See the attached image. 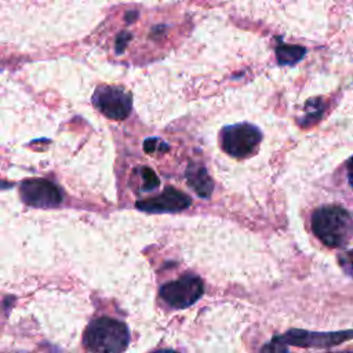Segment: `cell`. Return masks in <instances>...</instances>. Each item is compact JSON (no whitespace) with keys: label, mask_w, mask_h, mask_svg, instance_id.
I'll return each mask as SVG.
<instances>
[{"label":"cell","mask_w":353,"mask_h":353,"mask_svg":"<svg viewBox=\"0 0 353 353\" xmlns=\"http://www.w3.org/2000/svg\"><path fill=\"white\" fill-rule=\"evenodd\" d=\"M283 342L299 347H331L345 341L353 339V331H334V332H312L305 330H290L284 335H280Z\"/></svg>","instance_id":"6"},{"label":"cell","mask_w":353,"mask_h":353,"mask_svg":"<svg viewBox=\"0 0 353 353\" xmlns=\"http://www.w3.org/2000/svg\"><path fill=\"white\" fill-rule=\"evenodd\" d=\"M154 353H178V352H174V350H159V352H154Z\"/></svg>","instance_id":"18"},{"label":"cell","mask_w":353,"mask_h":353,"mask_svg":"<svg viewBox=\"0 0 353 353\" xmlns=\"http://www.w3.org/2000/svg\"><path fill=\"white\" fill-rule=\"evenodd\" d=\"M204 292L203 281L197 276L183 274L179 279L165 283L160 288V296L172 307L185 309L193 305Z\"/></svg>","instance_id":"4"},{"label":"cell","mask_w":353,"mask_h":353,"mask_svg":"<svg viewBox=\"0 0 353 353\" xmlns=\"http://www.w3.org/2000/svg\"><path fill=\"white\" fill-rule=\"evenodd\" d=\"M19 193L28 205L37 208H52L62 201V193L58 186L47 179L23 181Z\"/></svg>","instance_id":"7"},{"label":"cell","mask_w":353,"mask_h":353,"mask_svg":"<svg viewBox=\"0 0 353 353\" xmlns=\"http://www.w3.org/2000/svg\"><path fill=\"white\" fill-rule=\"evenodd\" d=\"M186 179L192 189L203 199H208L212 193L214 183L203 165L190 164L186 170Z\"/></svg>","instance_id":"9"},{"label":"cell","mask_w":353,"mask_h":353,"mask_svg":"<svg viewBox=\"0 0 353 353\" xmlns=\"http://www.w3.org/2000/svg\"><path fill=\"white\" fill-rule=\"evenodd\" d=\"M94 106L112 120H124L131 113L132 98L120 87L101 85L92 95Z\"/></svg>","instance_id":"5"},{"label":"cell","mask_w":353,"mask_h":353,"mask_svg":"<svg viewBox=\"0 0 353 353\" xmlns=\"http://www.w3.org/2000/svg\"><path fill=\"white\" fill-rule=\"evenodd\" d=\"M139 174H141V176H139L141 178V189L143 192H152L159 188L160 179L152 168L142 167V168H139Z\"/></svg>","instance_id":"11"},{"label":"cell","mask_w":353,"mask_h":353,"mask_svg":"<svg viewBox=\"0 0 353 353\" xmlns=\"http://www.w3.org/2000/svg\"><path fill=\"white\" fill-rule=\"evenodd\" d=\"M261 353H288V349H287V343L283 342V339L279 336H274L270 342H268Z\"/></svg>","instance_id":"13"},{"label":"cell","mask_w":353,"mask_h":353,"mask_svg":"<svg viewBox=\"0 0 353 353\" xmlns=\"http://www.w3.org/2000/svg\"><path fill=\"white\" fill-rule=\"evenodd\" d=\"M262 139L261 131L247 123L228 125L221 132L222 149L233 157H247L255 152Z\"/></svg>","instance_id":"3"},{"label":"cell","mask_w":353,"mask_h":353,"mask_svg":"<svg viewBox=\"0 0 353 353\" xmlns=\"http://www.w3.org/2000/svg\"><path fill=\"white\" fill-rule=\"evenodd\" d=\"M305 52H306V50L301 46L280 44L276 48V55H277V61L280 65H294L303 58Z\"/></svg>","instance_id":"10"},{"label":"cell","mask_w":353,"mask_h":353,"mask_svg":"<svg viewBox=\"0 0 353 353\" xmlns=\"http://www.w3.org/2000/svg\"><path fill=\"white\" fill-rule=\"evenodd\" d=\"M143 149H145L146 153L153 154V153H157V152L159 153L160 152H167L168 150V145L164 141L159 139V138H148L143 142Z\"/></svg>","instance_id":"12"},{"label":"cell","mask_w":353,"mask_h":353,"mask_svg":"<svg viewBox=\"0 0 353 353\" xmlns=\"http://www.w3.org/2000/svg\"><path fill=\"white\" fill-rule=\"evenodd\" d=\"M346 261V263L349 265V268L353 270V251H349L345 254V258H342Z\"/></svg>","instance_id":"16"},{"label":"cell","mask_w":353,"mask_h":353,"mask_svg":"<svg viewBox=\"0 0 353 353\" xmlns=\"http://www.w3.org/2000/svg\"><path fill=\"white\" fill-rule=\"evenodd\" d=\"M312 229L328 247H342L353 237V216L341 205H324L314 211Z\"/></svg>","instance_id":"1"},{"label":"cell","mask_w":353,"mask_h":353,"mask_svg":"<svg viewBox=\"0 0 353 353\" xmlns=\"http://www.w3.org/2000/svg\"><path fill=\"white\" fill-rule=\"evenodd\" d=\"M130 39H131L130 34H127L125 32L121 33V34L117 37V40H116V51H117V52L124 51V48H125V46H127V41H128Z\"/></svg>","instance_id":"14"},{"label":"cell","mask_w":353,"mask_h":353,"mask_svg":"<svg viewBox=\"0 0 353 353\" xmlns=\"http://www.w3.org/2000/svg\"><path fill=\"white\" fill-rule=\"evenodd\" d=\"M347 178H349L350 185L353 186V156L347 161Z\"/></svg>","instance_id":"15"},{"label":"cell","mask_w":353,"mask_h":353,"mask_svg":"<svg viewBox=\"0 0 353 353\" xmlns=\"http://www.w3.org/2000/svg\"><path fill=\"white\" fill-rule=\"evenodd\" d=\"M336 353H353V350H350V352H346V350H345V352H336Z\"/></svg>","instance_id":"19"},{"label":"cell","mask_w":353,"mask_h":353,"mask_svg":"<svg viewBox=\"0 0 353 353\" xmlns=\"http://www.w3.org/2000/svg\"><path fill=\"white\" fill-rule=\"evenodd\" d=\"M128 341L127 327L110 317L94 320L84 334V343L92 353H121L127 347Z\"/></svg>","instance_id":"2"},{"label":"cell","mask_w":353,"mask_h":353,"mask_svg":"<svg viewBox=\"0 0 353 353\" xmlns=\"http://www.w3.org/2000/svg\"><path fill=\"white\" fill-rule=\"evenodd\" d=\"M192 204L190 197L172 186L165 188L159 196L138 201L137 208L146 212H176L188 208Z\"/></svg>","instance_id":"8"},{"label":"cell","mask_w":353,"mask_h":353,"mask_svg":"<svg viewBox=\"0 0 353 353\" xmlns=\"http://www.w3.org/2000/svg\"><path fill=\"white\" fill-rule=\"evenodd\" d=\"M137 15H138V14H137V11L127 14V21H128V22H131V18H132V21H134V19L137 18Z\"/></svg>","instance_id":"17"}]
</instances>
